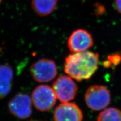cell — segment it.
<instances>
[{
  "mask_svg": "<svg viewBox=\"0 0 121 121\" xmlns=\"http://www.w3.org/2000/svg\"><path fill=\"white\" fill-rule=\"evenodd\" d=\"M2 52V48H0V52Z\"/></svg>",
  "mask_w": 121,
  "mask_h": 121,
  "instance_id": "obj_14",
  "label": "cell"
},
{
  "mask_svg": "<svg viewBox=\"0 0 121 121\" xmlns=\"http://www.w3.org/2000/svg\"><path fill=\"white\" fill-rule=\"evenodd\" d=\"M84 99L87 107L93 111H101L110 104L111 95L107 87L104 85L90 86L85 93Z\"/></svg>",
  "mask_w": 121,
  "mask_h": 121,
  "instance_id": "obj_2",
  "label": "cell"
},
{
  "mask_svg": "<svg viewBox=\"0 0 121 121\" xmlns=\"http://www.w3.org/2000/svg\"><path fill=\"white\" fill-rule=\"evenodd\" d=\"M115 4L117 10L121 14V0H115Z\"/></svg>",
  "mask_w": 121,
  "mask_h": 121,
  "instance_id": "obj_13",
  "label": "cell"
},
{
  "mask_svg": "<svg viewBox=\"0 0 121 121\" xmlns=\"http://www.w3.org/2000/svg\"><path fill=\"white\" fill-rule=\"evenodd\" d=\"M56 98L62 103L73 100L76 95L78 86L71 77L66 75L59 77L52 85Z\"/></svg>",
  "mask_w": 121,
  "mask_h": 121,
  "instance_id": "obj_5",
  "label": "cell"
},
{
  "mask_svg": "<svg viewBox=\"0 0 121 121\" xmlns=\"http://www.w3.org/2000/svg\"><path fill=\"white\" fill-rule=\"evenodd\" d=\"M13 71L9 64L0 65V99L6 97L12 89Z\"/></svg>",
  "mask_w": 121,
  "mask_h": 121,
  "instance_id": "obj_9",
  "label": "cell"
},
{
  "mask_svg": "<svg viewBox=\"0 0 121 121\" xmlns=\"http://www.w3.org/2000/svg\"><path fill=\"white\" fill-rule=\"evenodd\" d=\"M83 115L78 106L73 103H63L54 112V121H82Z\"/></svg>",
  "mask_w": 121,
  "mask_h": 121,
  "instance_id": "obj_8",
  "label": "cell"
},
{
  "mask_svg": "<svg viewBox=\"0 0 121 121\" xmlns=\"http://www.w3.org/2000/svg\"><path fill=\"white\" fill-rule=\"evenodd\" d=\"M99 58L97 53L92 52L73 53L66 58L64 71L78 81L88 80L97 71Z\"/></svg>",
  "mask_w": 121,
  "mask_h": 121,
  "instance_id": "obj_1",
  "label": "cell"
},
{
  "mask_svg": "<svg viewBox=\"0 0 121 121\" xmlns=\"http://www.w3.org/2000/svg\"><path fill=\"white\" fill-rule=\"evenodd\" d=\"M58 3V0H32L31 6L39 16L43 17L54 12Z\"/></svg>",
  "mask_w": 121,
  "mask_h": 121,
  "instance_id": "obj_10",
  "label": "cell"
},
{
  "mask_svg": "<svg viewBox=\"0 0 121 121\" xmlns=\"http://www.w3.org/2000/svg\"><path fill=\"white\" fill-rule=\"evenodd\" d=\"M30 73L34 80L45 83L52 81L58 74V69L54 60L41 59L34 63L30 67Z\"/></svg>",
  "mask_w": 121,
  "mask_h": 121,
  "instance_id": "obj_3",
  "label": "cell"
},
{
  "mask_svg": "<svg viewBox=\"0 0 121 121\" xmlns=\"http://www.w3.org/2000/svg\"><path fill=\"white\" fill-rule=\"evenodd\" d=\"M121 60V54L116 53L109 56L108 60L104 63V66L105 67H110L112 66H117L120 63Z\"/></svg>",
  "mask_w": 121,
  "mask_h": 121,
  "instance_id": "obj_12",
  "label": "cell"
},
{
  "mask_svg": "<svg viewBox=\"0 0 121 121\" xmlns=\"http://www.w3.org/2000/svg\"><path fill=\"white\" fill-rule=\"evenodd\" d=\"M93 43L91 35L84 29H78L74 31L67 42L68 48L72 53L87 51L93 46Z\"/></svg>",
  "mask_w": 121,
  "mask_h": 121,
  "instance_id": "obj_7",
  "label": "cell"
},
{
  "mask_svg": "<svg viewBox=\"0 0 121 121\" xmlns=\"http://www.w3.org/2000/svg\"></svg>",
  "mask_w": 121,
  "mask_h": 121,
  "instance_id": "obj_15",
  "label": "cell"
},
{
  "mask_svg": "<svg viewBox=\"0 0 121 121\" xmlns=\"http://www.w3.org/2000/svg\"><path fill=\"white\" fill-rule=\"evenodd\" d=\"M1 0H0V2H1Z\"/></svg>",
  "mask_w": 121,
  "mask_h": 121,
  "instance_id": "obj_16",
  "label": "cell"
},
{
  "mask_svg": "<svg viewBox=\"0 0 121 121\" xmlns=\"http://www.w3.org/2000/svg\"><path fill=\"white\" fill-rule=\"evenodd\" d=\"M9 111L11 114L19 119L28 118L32 114V100L27 94H16L8 103Z\"/></svg>",
  "mask_w": 121,
  "mask_h": 121,
  "instance_id": "obj_6",
  "label": "cell"
},
{
  "mask_svg": "<svg viewBox=\"0 0 121 121\" xmlns=\"http://www.w3.org/2000/svg\"><path fill=\"white\" fill-rule=\"evenodd\" d=\"M97 121H121V111L113 107L104 109L98 115Z\"/></svg>",
  "mask_w": 121,
  "mask_h": 121,
  "instance_id": "obj_11",
  "label": "cell"
},
{
  "mask_svg": "<svg viewBox=\"0 0 121 121\" xmlns=\"http://www.w3.org/2000/svg\"><path fill=\"white\" fill-rule=\"evenodd\" d=\"M56 95L52 88L45 85H41L33 90L31 100L35 108L41 112H47L54 107Z\"/></svg>",
  "mask_w": 121,
  "mask_h": 121,
  "instance_id": "obj_4",
  "label": "cell"
}]
</instances>
